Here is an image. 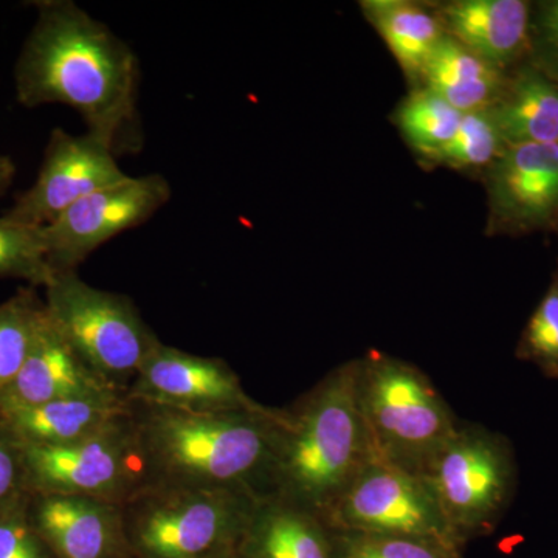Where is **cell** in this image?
<instances>
[{"label": "cell", "mask_w": 558, "mask_h": 558, "mask_svg": "<svg viewBox=\"0 0 558 558\" xmlns=\"http://www.w3.org/2000/svg\"><path fill=\"white\" fill-rule=\"evenodd\" d=\"M517 357L537 366L549 379H558V269L521 333Z\"/></svg>", "instance_id": "cell-27"}, {"label": "cell", "mask_w": 558, "mask_h": 558, "mask_svg": "<svg viewBox=\"0 0 558 558\" xmlns=\"http://www.w3.org/2000/svg\"><path fill=\"white\" fill-rule=\"evenodd\" d=\"M72 399H126L100 379L51 322L44 304L27 359L0 396V410Z\"/></svg>", "instance_id": "cell-15"}, {"label": "cell", "mask_w": 558, "mask_h": 558, "mask_svg": "<svg viewBox=\"0 0 558 558\" xmlns=\"http://www.w3.org/2000/svg\"><path fill=\"white\" fill-rule=\"evenodd\" d=\"M508 80L509 72L446 35L429 60L422 83L459 112L468 113L497 105Z\"/></svg>", "instance_id": "cell-20"}, {"label": "cell", "mask_w": 558, "mask_h": 558, "mask_svg": "<svg viewBox=\"0 0 558 558\" xmlns=\"http://www.w3.org/2000/svg\"><path fill=\"white\" fill-rule=\"evenodd\" d=\"M128 410V399H72L0 410V418L24 447H65L98 435Z\"/></svg>", "instance_id": "cell-19"}, {"label": "cell", "mask_w": 558, "mask_h": 558, "mask_svg": "<svg viewBox=\"0 0 558 558\" xmlns=\"http://www.w3.org/2000/svg\"><path fill=\"white\" fill-rule=\"evenodd\" d=\"M506 148L492 109L475 110L462 116L457 134L436 161L453 170L486 174Z\"/></svg>", "instance_id": "cell-24"}, {"label": "cell", "mask_w": 558, "mask_h": 558, "mask_svg": "<svg viewBox=\"0 0 558 558\" xmlns=\"http://www.w3.org/2000/svg\"><path fill=\"white\" fill-rule=\"evenodd\" d=\"M16 171V163L11 157L0 156V197L5 196L7 191L13 185Z\"/></svg>", "instance_id": "cell-31"}, {"label": "cell", "mask_w": 558, "mask_h": 558, "mask_svg": "<svg viewBox=\"0 0 558 558\" xmlns=\"http://www.w3.org/2000/svg\"><path fill=\"white\" fill-rule=\"evenodd\" d=\"M557 230H558V227H557Z\"/></svg>", "instance_id": "cell-33"}, {"label": "cell", "mask_w": 558, "mask_h": 558, "mask_svg": "<svg viewBox=\"0 0 558 558\" xmlns=\"http://www.w3.org/2000/svg\"><path fill=\"white\" fill-rule=\"evenodd\" d=\"M33 7L36 21L14 65L20 105L69 106L83 117L87 134L117 157L138 153L137 54L72 0H38Z\"/></svg>", "instance_id": "cell-1"}, {"label": "cell", "mask_w": 558, "mask_h": 558, "mask_svg": "<svg viewBox=\"0 0 558 558\" xmlns=\"http://www.w3.org/2000/svg\"><path fill=\"white\" fill-rule=\"evenodd\" d=\"M28 494L80 495L123 505L148 486L131 407L98 435L65 447H24Z\"/></svg>", "instance_id": "cell-8"}, {"label": "cell", "mask_w": 558, "mask_h": 558, "mask_svg": "<svg viewBox=\"0 0 558 558\" xmlns=\"http://www.w3.org/2000/svg\"><path fill=\"white\" fill-rule=\"evenodd\" d=\"M116 154L94 135H72L54 128L47 140L38 178L17 194L3 218L28 227L50 226L62 213L95 191L123 182Z\"/></svg>", "instance_id": "cell-11"}, {"label": "cell", "mask_w": 558, "mask_h": 558, "mask_svg": "<svg viewBox=\"0 0 558 558\" xmlns=\"http://www.w3.org/2000/svg\"><path fill=\"white\" fill-rule=\"evenodd\" d=\"M357 365L359 403L373 457L424 476L459 427L449 402L405 360L373 349Z\"/></svg>", "instance_id": "cell-4"}, {"label": "cell", "mask_w": 558, "mask_h": 558, "mask_svg": "<svg viewBox=\"0 0 558 558\" xmlns=\"http://www.w3.org/2000/svg\"><path fill=\"white\" fill-rule=\"evenodd\" d=\"M444 31L495 68L510 72L532 47V7L523 0H457L436 9Z\"/></svg>", "instance_id": "cell-16"}, {"label": "cell", "mask_w": 558, "mask_h": 558, "mask_svg": "<svg viewBox=\"0 0 558 558\" xmlns=\"http://www.w3.org/2000/svg\"><path fill=\"white\" fill-rule=\"evenodd\" d=\"M362 7L407 76L414 83L424 80L433 53L447 35L438 11L402 0H374Z\"/></svg>", "instance_id": "cell-21"}, {"label": "cell", "mask_w": 558, "mask_h": 558, "mask_svg": "<svg viewBox=\"0 0 558 558\" xmlns=\"http://www.w3.org/2000/svg\"><path fill=\"white\" fill-rule=\"evenodd\" d=\"M242 488L146 486L120 506L134 558H218L238 548L255 508Z\"/></svg>", "instance_id": "cell-5"}, {"label": "cell", "mask_w": 558, "mask_h": 558, "mask_svg": "<svg viewBox=\"0 0 558 558\" xmlns=\"http://www.w3.org/2000/svg\"><path fill=\"white\" fill-rule=\"evenodd\" d=\"M218 558H240L238 557L236 549L231 550V553L223 554V556H220Z\"/></svg>", "instance_id": "cell-32"}, {"label": "cell", "mask_w": 558, "mask_h": 558, "mask_svg": "<svg viewBox=\"0 0 558 558\" xmlns=\"http://www.w3.org/2000/svg\"><path fill=\"white\" fill-rule=\"evenodd\" d=\"M53 277L43 229L0 216V279H22L31 288H46Z\"/></svg>", "instance_id": "cell-25"}, {"label": "cell", "mask_w": 558, "mask_h": 558, "mask_svg": "<svg viewBox=\"0 0 558 558\" xmlns=\"http://www.w3.org/2000/svg\"><path fill=\"white\" fill-rule=\"evenodd\" d=\"M531 57L558 78V0L532 11Z\"/></svg>", "instance_id": "cell-30"}, {"label": "cell", "mask_w": 558, "mask_h": 558, "mask_svg": "<svg viewBox=\"0 0 558 558\" xmlns=\"http://www.w3.org/2000/svg\"><path fill=\"white\" fill-rule=\"evenodd\" d=\"M484 179L492 233L557 230L558 143L508 146Z\"/></svg>", "instance_id": "cell-13"}, {"label": "cell", "mask_w": 558, "mask_h": 558, "mask_svg": "<svg viewBox=\"0 0 558 558\" xmlns=\"http://www.w3.org/2000/svg\"><path fill=\"white\" fill-rule=\"evenodd\" d=\"M171 194L170 182L161 174L130 175L76 202L43 229L51 270L78 271L102 244L148 222L168 204Z\"/></svg>", "instance_id": "cell-10"}, {"label": "cell", "mask_w": 558, "mask_h": 558, "mask_svg": "<svg viewBox=\"0 0 558 558\" xmlns=\"http://www.w3.org/2000/svg\"><path fill=\"white\" fill-rule=\"evenodd\" d=\"M506 145L558 143V78L529 54L492 106Z\"/></svg>", "instance_id": "cell-18"}, {"label": "cell", "mask_w": 558, "mask_h": 558, "mask_svg": "<svg viewBox=\"0 0 558 558\" xmlns=\"http://www.w3.org/2000/svg\"><path fill=\"white\" fill-rule=\"evenodd\" d=\"M451 534L464 548L488 534L508 509L517 480L515 457L505 436L459 422L457 433L422 476Z\"/></svg>", "instance_id": "cell-7"}, {"label": "cell", "mask_w": 558, "mask_h": 558, "mask_svg": "<svg viewBox=\"0 0 558 558\" xmlns=\"http://www.w3.org/2000/svg\"><path fill=\"white\" fill-rule=\"evenodd\" d=\"M27 494L24 446L0 418V512Z\"/></svg>", "instance_id": "cell-29"}, {"label": "cell", "mask_w": 558, "mask_h": 558, "mask_svg": "<svg viewBox=\"0 0 558 558\" xmlns=\"http://www.w3.org/2000/svg\"><path fill=\"white\" fill-rule=\"evenodd\" d=\"M236 554L240 558H336L328 523L278 495L256 499Z\"/></svg>", "instance_id": "cell-17"}, {"label": "cell", "mask_w": 558, "mask_h": 558, "mask_svg": "<svg viewBox=\"0 0 558 558\" xmlns=\"http://www.w3.org/2000/svg\"><path fill=\"white\" fill-rule=\"evenodd\" d=\"M32 526L57 558H132L120 505L80 495L28 494Z\"/></svg>", "instance_id": "cell-14"}, {"label": "cell", "mask_w": 558, "mask_h": 558, "mask_svg": "<svg viewBox=\"0 0 558 558\" xmlns=\"http://www.w3.org/2000/svg\"><path fill=\"white\" fill-rule=\"evenodd\" d=\"M132 558H134V557H132Z\"/></svg>", "instance_id": "cell-34"}, {"label": "cell", "mask_w": 558, "mask_h": 558, "mask_svg": "<svg viewBox=\"0 0 558 558\" xmlns=\"http://www.w3.org/2000/svg\"><path fill=\"white\" fill-rule=\"evenodd\" d=\"M336 558H464L461 546L438 538L332 531Z\"/></svg>", "instance_id": "cell-26"}, {"label": "cell", "mask_w": 558, "mask_h": 558, "mask_svg": "<svg viewBox=\"0 0 558 558\" xmlns=\"http://www.w3.org/2000/svg\"><path fill=\"white\" fill-rule=\"evenodd\" d=\"M357 359L277 409L267 494L325 517L373 459L359 403Z\"/></svg>", "instance_id": "cell-2"}, {"label": "cell", "mask_w": 558, "mask_h": 558, "mask_svg": "<svg viewBox=\"0 0 558 558\" xmlns=\"http://www.w3.org/2000/svg\"><path fill=\"white\" fill-rule=\"evenodd\" d=\"M126 399L193 413L256 411L266 407L250 398L226 360L202 357L161 341L143 363Z\"/></svg>", "instance_id": "cell-12"}, {"label": "cell", "mask_w": 558, "mask_h": 558, "mask_svg": "<svg viewBox=\"0 0 558 558\" xmlns=\"http://www.w3.org/2000/svg\"><path fill=\"white\" fill-rule=\"evenodd\" d=\"M46 290L47 314L80 357L126 398L160 340L123 293L94 288L78 271H58Z\"/></svg>", "instance_id": "cell-6"}, {"label": "cell", "mask_w": 558, "mask_h": 558, "mask_svg": "<svg viewBox=\"0 0 558 558\" xmlns=\"http://www.w3.org/2000/svg\"><path fill=\"white\" fill-rule=\"evenodd\" d=\"M148 486L267 494L277 409L193 413L128 400Z\"/></svg>", "instance_id": "cell-3"}, {"label": "cell", "mask_w": 558, "mask_h": 558, "mask_svg": "<svg viewBox=\"0 0 558 558\" xmlns=\"http://www.w3.org/2000/svg\"><path fill=\"white\" fill-rule=\"evenodd\" d=\"M27 499L28 494L0 512V558H57L32 526Z\"/></svg>", "instance_id": "cell-28"}, {"label": "cell", "mask_w": 558, "mask_h": 558, "mask_svg": "<svg viewBox=\"0 0 558 558\" xmlns=\"http://www.w3.org/2000/svg\"><path fill=\"white\" fill-rule=\"evenodd\" d=\"M323 520L332 531L438 538L461 546L425 480L376 458L362 469Z\"/></svg>", "instance_id": "cell-9"}, {"label": "cell", "mask_w": 558, "mask_h": 558, "mask_svg": "<svg viewBox=\"0 0 558 558\" xmlns=\"http://www.w3.org/2000/svg\"><path fill=\"white\" fill-rule=\"evenodd\" d=\"M43 311L35 288L20 289L0 303V396L20 374Z\"/></svg>", "instance_id": "cell-23"}, {"label": "cell", "mask_w": 558, "mask_h": 558, "mask_svg": "<svg viewBox=\"0 0 558 558\" xmlns=\"http://www.w3.org/2000/svg\"><path fill=\"white\" fill-rule=\"evenodd\" d=\"M462 116L435 92L421 87L399 106L396 123L411 148L436 161L457 134Z\"/></svg>", "instance_id": "cell-22"}]
</instances>
